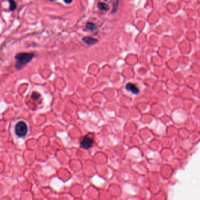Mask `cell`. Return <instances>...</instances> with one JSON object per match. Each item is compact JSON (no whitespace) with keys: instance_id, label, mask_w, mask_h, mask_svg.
I'll return each mask as SVG.
<instances>
[{"instance_id":"9c48e42d","label":"cell","mask_w":200,"mask_h":200,"mask_svg":"<svg viewBox=\"0 0 200 200\" xmlns=\"http://www.w3.org/2000/svg\"><path fill=\"white\" fill-rule=\"evenodd\" d=\"M41 97V95L37 92H34L32 95H31V98L32 99H34V100H38Z\"/></svg>"},{"instance_id":"6da1fadb","label":"cell","mask_w":200,"mask_h":200,"mask_svg":"<svg viewBox=\"0 0 200 200\" xmlns=\"http://www.w3.org/2000/svg\"><path fill=\"white\" fill-rule=\"evenodd\" d=\"M34 56L35 54L34 53H18L15 56V59H16V63L15 65V69L18 71L21 70L28 63H29Z\"/></svg>"},{"instance_id":"7c38bea8","label":"cell","mask_w":200,"mask_h":200,"mask_svg":"<svg viewBox=\"0 0 200 200\" xmlns=\"http://www.w3.org/2000/svg\"><path fill=\"white\" fill-rule=\"evenodd\" d=\"M50 1H56V0H50Z\"/></svg>"},{"instance_id":"8992f818","label":"cell","mask_w":200,"mask_h":200,"mask_svg":"<svg viewBox=\"0 0 200 200\" xmlns=\"http://www.w3.org/2000/svg\"><path fill=\"white\" fill-rule=\"evenodd\" d=\"M98 7L99 10H102V11H108L110 8L109 5H108L107 4H106L105 2H100L98 3Z\"/></svg>"},{"instance_id":"7a4b0ae2","label":"cell","mask_w":200,"mask_h":200,"mask_svg":"<svg viewBox=\"0 0 200 200\" xmlns=\"http://www.w3.org/2000/svg\"><path fill=\"white\" fill-rule=\"evenodd\" d=\"M28 132V127L23 121L18 122L15 126V135L19 138L25 137Z\"/></svg>"},{"instance_id":"30bf717a","label":"cell","mask_w":200,"mask_h":200,"mask_svg":"<svg viewBox=\"0 0 200 200\" xmlns=\"http://www.w3.org/2000/svg\"><path fill=\"white\" fill-rule=\"evenodd\" d=\"M118 4H119V0H115L114 3V4H113L112 12V14L116 12V11H117V8H118Z\"/></svg>"},{"instance_id":"3957f363","label":"cell","mask_w":200,"mask_h":200,"mask_svg":"<svg viewBox=\"0 0 200 200\" xmlns=\"http://www.w3.org/2000/svg\"><path fill=\"white\" fill-rule=\"evenodd\" d=\"M93 143L94 140L92 138L88 136H85L81 140L80 144L82 148L88 150L92 147Z\"/></svg>"},{"instance_id":"277c9868","label":"cell","mask_w":200,"mask_h":200,"mask_svg":"<svg viewBox=\"0 0 200 200\" xmlns=\"http://www.w3.org/2000/svg\"><path fill=\"white\" fill-rule=\"evenodd\" d=\"M126 89L135 95H137L139 93V89L138 86L132 83H128L126 85Z\"/></svg>"},{"instance_id":"5b68a950","label":"cell","mask_w":200,"mask_h":200,"mask_svg":"<svg viewBox=\"0 0 200 200\" xmlns=\"http://www.w3.org/2000/svg\"><path fill=\"white\" fill-rule=\"evenodd\" d=\"M82 41L84 43L87 44L88 45H93L96 44L98 42V40L96 38H94L89 37H86L83 38Z\"/></svg>"},{"instance_id":"ba28073f","label":"cell","mask_w":200,"mask_h":200,"mask_svg":"<svg viewBox=\"0 0 200 200\" xmlns=\"http://www.w3.org/2000/svg\"><path fill=\"white\" fill-rule=\"evenodd\" d=\"M10 3V10L14 11L17 8V3L14 0H9Z\"/></svg>"},{"instance_id":"8fae6325","label":"cell","mask_w":200,"mask_h":200,"mask_svg":"<svg viewBox=\"0 0 200 200\" xmlns=\"http://www.w3.org/2000/svg\"><path fill=\"white\" fill-rule=\"evenodd\" d=\"M63 1H64V2H65L66 4H71L72 2V0H63Z\"/></svg>"},{"instance_id":"52a82bcc","label":"cell","mask_w":200,"mask_h":200,"mask_svg":"<svg viewBox=\"0 0 200 200\" xmlns=\"http://www.w3.org/2000/svg\"><path fill=\"white\" fill-rule=\"evenodd\" d=\"M86 28L88 29H89L90 31H94L97 29L96 25L95 24L93 23H91V22H89L88 23H86Z\"/></svg>"},{"instance_id":"4fadbf2b","label":"cell","mask_w":200,"mask_h":200,"mask_svg":"<svg viewBox=\"0 0 200 200\" xmlns=\"http://www.w3.org/2000/svg\"><path fill=\"white\" fill-rule=\"evenodd\" d=\"M104 1H108V0H104Z\"/></svg>"}]
</instances>
